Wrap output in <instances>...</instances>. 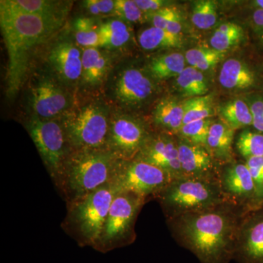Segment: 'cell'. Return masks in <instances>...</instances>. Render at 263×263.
<instances>
[{"instance_id": "obj_1", "label": "cell", "mask_w": 263, "mask_h": 263, "mask_svg": "<svg viewBox=\"0 0 263 263\" xmlns=\"http://www.w3.org/2000/svg\"><path fill=\"white\" fill-rule=\"evenodd\" d=\"M247 211L226 201L166 221L178 245L191 252L200 263H229L234 259L238 230Z\"/></svg>"}, {"instance_id": "obj_2", "label": "cell", "mask_w": 263, "mask_h": 263, "mask_svg": "<svg viewBox=\"0 0 263 263\" xmlns=\"http://www.w3.org/2000/svg\"><path fill=\"white\" fill-rule=\"evenodd\" d=\"M63 24L15 11L1 0L0 27L8 57V98H14L23 86L36 50L54 37Z\"/></svg>"}, {"instance_id": "obj_3", "label": "cell", "mask_w": 263, "mask_h": 263, "mask_svg": "<svg viewBox=\"0 0 263 263\" xmlns=\"http://www.w3.org/2000/svg\"><path fill=\"white\" fill-rule=\"evenodd\" d=\"M117 159L106 149L71 151L55 186L67 204L113 182Z\"/></svg>"}, {"instance_id": "obj_4", "label": "cell", "mask_w": 263, "mask_h": 263, "mask_svg": "<svg viewBox=\"0 0 263 263\" xmlns=\"http://www.w3.org/2000/svg\"><path fill=\"white\" fill-rule=\"evenodd\" d=\"M119 189L113 182L67 204L62 229L81 247L94 248Z\"/></svg>"}, {"instance_id": "obj_5", "label": "cell", "mask_w": 263, "mask_h": 263, "mask_svg": "<svg viewBox=\"0 0 263 263\" xmlns=\"http://www.w3.org/2000/svg\"><path fill=\"white\" fill-rule=\"evenodd\" d=\"M111 111L108 104L90 99L60 118L71 151L105 149Z\"/></svg>"}, {"instance_id": "obj_6", "label": "cell", "mask_w": 263, "mask_h": 263, "mask_svg": "<svg viewBox=\"0 0 263 263\" xmlns=\"http://www.w3.org/2000/svg\"><path fill=\"white\" fill-rule=\"evenodd\" d=\"M166 220L202 212L226 202L219 181L181 176L173 179L155 197Z\"/></svg>"}, {"instance_id": "obj_7", "label": "cell", "mask_w": 263, "mask_h": 263, "mask_svg": "<svg viewBox=\"0 0 263 263\" xmlns=\"http://www.w3.org/2000/svg\"><path fill=\"white\" fill-rule=\"evenodd\" d=\"M147 201L144 197L130 192L118 193L93 249L106 253L134 243L136 239L135 226L137 218Z\"/></svg>"}, {"instance_id": "obj_8", "label": "cell", "mask_w": 263, "mask_h": 263, "mask_svg": "<svg viewBox=\"0 0 263 263\" xmlns=\"http://www.w3.org/2000/svg\"><path fill=\"white\" fill-rule=\"evenodd\" d=\"M25 127L52 181L56 183L71 152L60 119H43L32 116Z\"/></svg>"}, {"instance_id": "obj_9", "label": "cell", "mask_w": 263, "mask_h": 263, "mask_svg": "<svg viewBox=\"0 0 263 263\" xmlns=\"http://www.w3.org/2000/svg\"><path fill=\"white\" fill-rule=\"evenodd\" d=\"M172 180L162 170L133 159L118 160L113 183L120 192H130L149 200L155 198Z\"/></svg>"}, {"instance_id": "obj_10", "label": "cell", "mask_w": 263, "mask_h": 263, "mask_svg": "<svg viewBox=\"0 0 263 263\" xmlns=\"http://www.w3.org/2000/svg\"><path fill=\"white\" fill-rule=\"evenodd\" d=\"M51 73V72H50ZM70 91L53 74L36 76L29 87V104L34 117L57 119L73 105Z\"/></svg>"}, {"instance_id": "obj_11", "label": "cell", "mask_w": 263, "mask_h": 263, "mask_svg": "<svg viewBox=\"0 0 263 263\" xmlns=\"http://www.w3.org/2000/svg\"><path fill=\"white\" fill-rule=\"evenodd\" d=\"M152 134L135 118L111 112L105 149L117 160H133Z\"/></svg>"}, {"instance_id": "obj_12", "label": "cell", "mask_w": 263, "mask_h": 263, "mask_svg": "<svg viewBox=\"0 0 263 263\" xmlns=\"http://www.w3.org/2000/svg\"><path fill=\"white\" fill-rule=\"evenodd\" d=\"M218 181L226 201L247 210L259 205L253 179L245 162L233 160L221 164Z\"/></svg>"}, {"instance_id": "obj_13", "label": "cell", "mask_w": 263, "mask_h": 263, "mask_svg": "<svg viewBox=\"0 0 263 263\" xmlns=\"http://www.w3.org/2000/svg\"><path fill=\"white\" fill-rule=\"evenodd\" d=\"M238 263H263V203L242 218L234 259Z\"/></svg>"}, {"instance_id": "obj_14", "label": "cell", "mask_w": 263, "mask_h": 263, "mask_svg": "<svg viewBox=\"0 0 263 263\" xmlns=\"http://www.w3.org/2000/svg\"><path fill=\"white\" fill-rule=\"evenodd\" d=\"M82 54L75 41L62 37L50 48L47 55L51 73L66 87L75 86L81 81Z\"/></svg>"}, {"instance_id": "obj_15", "label": "cell", "mask_w": 263, "mask_h": 263, "mask_svg": "<svg viewBox=\"0 0 263 263\" xmlns=\"http://www.w3.org/2000/svg\"><path fill=\"white\" fill-rule=\"evenodd\" d=\"M155 92L153 81L138 68L124 69L112 79L110 98L122 106H134L144 103Z\"/></svg>"}, {"instance_id": "obj_16", "label": "cell", "mask_w": 263, "mask_h": 263, "mask_svg": "<svg viewBox=\"0 0 263 263\" xmlns=\"http://www.w3.org/2000/svg\"><path fill=\"white\" fill-rule=\"evenodd\" d=\"M156 166L172 178L183 176L177 140L165 133H152L136 158Z\"/></svg>"}, {"instance_id": "obj_17", "label": "cell", "mask_w": 263, "mask_h": 263, "mask_svg": "<svg viewBox=\"0 0 263 263\" xmlns=\"http://www.w3.org/2000/svg\"><path fill=\"white\" fill-rule=\"evenodd\" d=\"M176 140L183 176L218 180L220 165L206 146L194 144L179 136Z\"/></svg>"}, {"instance_id": "obj_18", "label": "cell", "mask_w": 263, "mask_h": 263, "mask_svg": "<svg viewBox=\"0 0 263 263\" xmlns=\"http://www.w3.org/2000/svg\"><path fill=\"white\" fill-rule=\"evenodd\" d=\"M100 48H86L83 51L82 74L80 82L88 89H97L108 77L112 67L111 57Z\"/></svg>"}, {"instance_id": "obj_19", "label": "cell", "mask_w": 263, "mask_h": 263, "mask_svg": "<svg viewBox=\"0 0 263 263\" xmlns=\"http://www.w3.org/2000/svg\"><path fill=\"white\" fill-rule=\"evenodd\" d=\"M7 6L21 13L65 22L72 7V1L55 0H3Z\"/></svg>"}, {"instance_id": "obj_20", "label": "cell", "mask_w": 263, "mask_h": 263, "mask_svg": "<svg viewBox=\"0 0 263 263\" xmlns=\"http://www.w3.org/2000/svg\"><path fill=\"white\" fill-rule=\"evenodd\" d=\"M234 129L221 122H213L208 136L206 147L219 165L233 160Z\"/></svg>"}, {"instance_id": "obj_21", "label": "cell", "mask_w": 263, "mask_h": 263, "mask_svg": "<svg viewBox=\"0 0 263 263\" xmlns=\"http://www.w3.org/2000/svg\"><path fill=\"white\" fill-rule=\"evenodd\" d=\"M153 122L161 133L177 135L183 126V104L173 99L160 100L154 110Z\"/></svg>"}, {"instance_id": "obj_22", "label": "cell", "mask_w": 263, "mask_h": 263, "mask_svg": "<svg viewBox=\"0 0 263 263\" xmlns=\"http://www.w3.org/2000/svg\"><path fill=\"white\" fill-rule=\"evenodd\" d=\"M219 81L226 89H243L253 85L254 76L245 63L236 59H230L221 67Z\"/></svg>"}, {"instance_id": "obj_23", "label": "cell", "mask_w": 263, "mask_h": 263, "mask_svg": "<svg viewBox=\"0 0 263 263\" xmlns=\"http://www.w3.org/2000/svg\"><path fill=\"white\" fill-rule=\"evenodd\" d=\"M100 48L106 50H117L124 47L131 38L129 26L119 18L109 19L102 22L99 29Z\"/></svg>"}, {"instance_id": "obj_24", "label": "cell", "mask_w": 263, "mask_h": 263, "mask_svg": "<svg viewBox=\"0 0 263 263\" xmlns=\"http://www.w3.org/2000/svg\"><path fill=\"white\" fill-rule=\"evenodd\" d=\"M186 59L180 53H171L155 57L151 61L148 69L154 79L166 80L176 77L183 72Z\"/></svg>"}, {"instance_id": "obj_25", "label": "cell", "mask_w": 263, "mask_h": 263, "mask_svg": "<svg viewBox=\"0 0 263 263\" xmlns=\"http://www.w3.org/2000/svg\"><path fill=\"white\" fill-rule=\"evenodd\" d=\"M222 122L236 131L252 125L253 118L250 107L241 100H230L220 109Z\"/></svg>"}, {"instance_id": "obj_26", "label": "cell", "mask_w": 263, "mask_h": 263, "mask_svg": "<svg viewBox=\"0 0 263 263\" xmlns=\"http://www.w3.org/2000/svg\"><path fill=\"white\" fill-rule=\"evenodd\" d=\"M138 41L141 47L146 51L179 47L181 45L180 36L154 26L142 31L138 36Z\"/></svg>"}, {"instance_id": "obj_27", "label": "cell", "mask_w": 263, "mask_h": 263, "mask_svg": "<svg viewBox=\"0 0 263 263\" xmlns=\"http://www.w3.org/2000/svg\"><path fill=\"white\" fill-rule=\"evenodd\" d=\"M100 24L90 17H80L74 22V41L81 47L86 48H100V38L99 34Z\"/></svg>"}, {"instance_id": "obj_28", "label": "cell", "mask_w": 263, "mask_h": 263, "mask_svg": "<svg viewBox=\"0 0 263 263\" xmlns=\"http://www.w3.org/2000/svg\"><path fill=\"white\" fill-rule=\"evenodd\" d=\"M176 84L183 94L191 98L204 96L209 91L206 79L201 71L190 66L176 78Z\"/></svg>"}, {"instance_id": "obj_29", "label": "cell", "mask_w": 263, "mask_h": 263, "mask_svg": "<svg viewBox=\"0 0 263 263\" xmlns=\"http://www.w3.org/2000/svg\"><path fill=\"white\" fill-rule=\"evenodd\" d=\"M243 35L245 32L240 26L227 22L216 29L211 37V46L216 51L224 53L239 43L243 40Z\"/></svg>"}, {"instance_id": "obj_30", "label": "cell", "mask_w": 263, "mask_h": 263, "mask_svg": "<svg viewBox=\"0 0 263 263\" xmlns=\"http://www.w3.org/2000/svg\"><path fill=\"white\" fill-rule=\"evenodd\" d=\"M183 125L195 121L210 119L214 113L211 95L190 98L183 104Z\"/></svg>"}, {"instance_id": "obj_31", "label": "cell", "mask_w": 263, "mask_h": 263, "mask_svg": "<svg viewBox=\"0 0 263 263\" xmlns=\"http://www.w3.org/2000/svg\"><path fill=\"white\" fill-rule=\"evenodd\" d=\"M224 56V52L216 51L214 48H192L185 53V59L190 67L201 72L217 65Z\"/></svg>"}, {"instance_id": "obj_32", "label": "cell", "mask_w": 263, "mask_h": 263, "mask_svg": "<svg viewBox=\"0 0 263 263\" xmlns=\"http://www.w3.org/2000/svg\"><path fill=\"white\" fill-rule=\"evenodd\" d=\"M237 152L245 160L263 157V134L245 129L238 134L235 142Z\"/></svg>"}, {"instance_id": "obj_33", "label": "cell", "mask_w": 263, "mask_h": 263, "mask_svg": "<svg viewBox=\"0 0 263 263\" xmlns=\"http://www.w3.org/2000/svg\"><path fill=\"white\" fill-rule=\"evenodd\" d=\"M217 8L215 2L211 0L197 1L194 5L192 22L197 28L209 29L217 21Z\"/></svg>"}, {"instance_id": "obj_34", "label": "cell", "mask_w": 263, "mask_h": 263, "mask_svg": "<svg viewBox=\"0 0 263 263\" xmlns=\"http://www.w3.org/2000/svg\"><path fill=\"white\" fill-rule=\"evenodd\" d=\"M213 122L211 119L183 124L177 136L194 144L206 146L209 129Z\"/></svg>"}, {"instance_id": "obj_35", "label": "cell", "mask_w": 263, "mask_h": 263, "mask_svg": "<svg viewBox=\"0 0 263 263\" xmlns=\"http://www.w3.org/2000/svg\"><path fill=\"white\" fill-rule=\"evenodd\" d=\"M145 13L135 0H115V16L125 22L139 23L144 20Z\"/></svg>"}, {"instance_id": "obj_36", "label": "cell", "mask_w": 263, "mask_h": 263, "mask_svg": "<svg viewBox=\"0 0 263 263\" xmlns=\"http://www.w3.org/2000/svg\"><path fill=\"white\" fill-rule=\"evenodd\" d=\"M253 179L259 205L263 203V157H254L245 161Z\"/></svg>"}, {"instance_id": "obj_37", "label": "cell", "mask_w": 263, "mask_h": 263, "mask_svg": "<svg viewBox=\"0 0 263 263\" xmlns=\"http://www.w3.org/2000/svg\"><path fill=\"white\" fill-rule=\"evenodd\" d=\"M84 8L95 17L115 14V0H86Z\"/></svg>"}, {"instance_id": "obj_38", "label": "cell", "mask_w": 263, "mask_h": 263, "mask_svg": "<svg viewBox=\"0 0 263 263\" xmlns=\"http://www.w3.org/2000/svg\"><path fill=\"white\" fill-rule=\"evenodd\" d=\"M152 15V22L154 27L166 30L169 24L176 17L179 16V13L175 8L167 6Z\"/></svg>"}, {"instance_id": "obj_39", "label": "cell", "mask_w": 263, "mask_h": 263, "mask_svg": "<svg viewBox=\"0 0 263 263\" xmlns=\"http://www.w3.org/2000/svg\"><path fill=\"white\" fill-rule=\"evenodd\" d=\"M135 2L145 14L148 13L152 14L162 8H165L167 5V2L163 0H135Z\"/></svg>"}, {"instance_id": "obj_40", "label": "cell", "mask_w": 263, "mask_h": 263, "mask_svg": "<svg viewBox=\"0 0 263 263\" xmlns=\"http://www.w3.org/2000/svg\"><path fill=\"white\" fill-rule=\"evenodd\" d=\"M253 123L252 126L263 134V100L254 101L250 106Z\"/></svg>"}, {"instance_id": "obj_41", "label": "cell", "mask_w": 263, "mask_h": 263, "mask_svg": "<svg viewBox=\"0 0 263 263\" xmlns=\"http://www.w3.org/2000/svg\"><path fill=\"white\" fill-rule=\"evenodd\" d=\"M252 24L258 30H263V9H257L252 14Z\"/></svg>"}, {"instance_id": "obj_42", "label": "cell", "mask_w": 263, "mask_h": 263, "mask_svg": "<svg viewBox=\"0 0 263 263\" xmlns=\"http://www.w3.org/2000/svg\"><path fill=\"white\" fill-rule=\"evenodd\" d=\"M254 4L258 7V9H263V0H257L254 2Z\"/></svg>"}]
</instances>
